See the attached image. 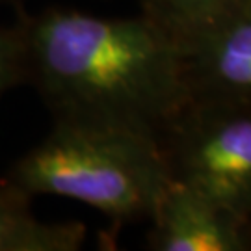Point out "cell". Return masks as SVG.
<instances>
[{
  "label": "cell",
  "instance_id": "6da1fadb",
  "mask_svg": "<svg viewBox=\"0 0 251 251\" xmlns=\"http://www.w3.org/2000/svg\"><path fill=\"white\" fill-rule=\"evenodd\" d=\"M26 80L52 121L126 128L160 138L190 100L179 41L144 13L100 17L17 6Z\"/></svg>",
  "mask_w": 251,
  "mask_h": 251
},
{
  "label": "cell",
  "instance_id": "7a4b0ae2",
  "mask_svg": "<svg viewBox=\"0 0 251 251\" xmlns=\"http://www.w3.org/2000/svg\"><path fill=\"white\" fill-rule=\"evenodd\" d=\"M28 198L54 196L99 210L116 227L149 220L170 180L156 138L126 128L54 121L6 171Z\"/></svg>",
  "mask_w": 251,
  "mask_h": 251
},
{
  "label": "cell",
  "instance_id": "3957f363",
  "mask_svg": "<svg viewBox=\"0 0 251 251\" xmlns=\"http://www.w3.org/2000/svg\"><path fill=\"white\" fill-rule=\"evenodd\" d=\"M158 144L170 179L201 190L251 229V104L190 99Z\"/></svg>",
  "mask_w": 251,
  "mask_h": 251
},
{
  "label": "cell",
  "instance_id": "277c9868",
  "mask_svg": "<svg viewBox=\"0 0 251 251\" xmlns=\"http://www.w3.org/2000/svg\"><path fill=\"white\" fill-rule=\"evenodd\" d=\"M145 244L154 251H251L250 224L186 182L170 179Z\"/></svg>",
  "mask_w": 251,
  "mask_h": 251
},
{
  "label": "cell",
  "instance_id": "5b68a950",
  "mask_svg": "<svg viewBox=\"0 0 251 251\" xmlns=\"http://www.w3.org/2000/svg\"><path fill=\"white\" fill-rule=\"evenodd\" d=\"M190 99L251 104V0L180 45Z\"/></svg>",
  "mask_w": 251,
  "mask_h": 251
},
{
  "label": "cell",
  "instance_id": "8992f818",
  "mask_svg": "<svg viewBox=\"0 0 251 251\" xmlns=\"http://www.w3.org/2000/svg\"><path fill=\"white\" fill-rule=\"evenodd\" d=\"M88 227L82 222H43L32 198L0 179V251H78Z\"/></svg>",
  "mask_w": 251,
  "mask_h": 251
},
{
  "label": "cell",
  "instance_id": "52a82bcc",
  "mask_svg": "<svg viewBox=\"0 0 251 251\" xmlns=\"http://www.w3.org/2000/svg\"><path fill=\"white\" fill-rule=\"evenodd\" d=\"M240 2L242 0H140V6L145 17L182 45Z\"/></svg>",
  "mask_w": 251,
  "mask_h": 251
},
{
  "label": "cell",
  "instance_id": "ba28073f",
  "mask_svg": "<svg viewBox=\"0 0 251 251\" xmlns=\"http://www.w3.org/2000/svg\"><path fill=\"white\" fill-rule=\"evenodd\" d=\"M26 80L25 39L17 21L0 25V99Z\"/></svg>",
  "mask_w": 251,
  "mask_h": 251
},
{
  "label": "cell",
  "instance_id": "9c48e42d",
  "mask_svg": "<svg viewBox=\"0 0 251 251\" xmlns=\"http://www.w3.org/2000/svg\"><path fill=\"white\" fill-rule=\"evenodd\" d=\"M0 4H9V6L17 8V6H23V4H25V0H0Z\"/></svg>",
  "mask_w": 251,
  "mask_h": 251
}]
</instances>
